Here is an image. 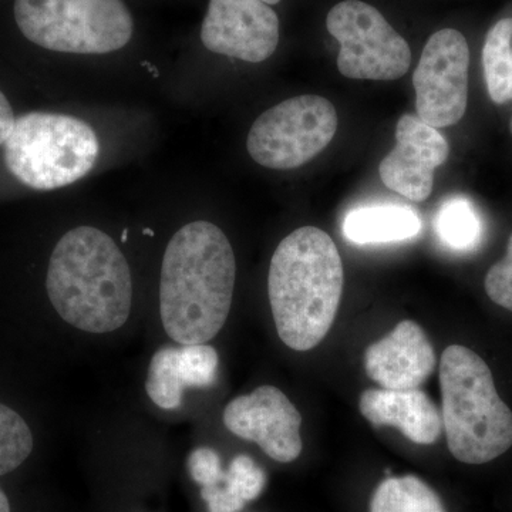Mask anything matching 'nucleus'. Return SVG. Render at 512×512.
<instances>
[{
	"instance_id": "obj_1",
	"label": "nucleus",
	"mask_w": 512,
	"mask_h": 512,
	"mask_svg": "<svg viewBox=\"0 0 512 512\" xmlns=\"http://www.w3.org/2000/svg\"><path fill=\"white\" fill-rule=\"evenodd\" d=\"M237 262L217 225L195 221L168 242L160 281L165 332L180 345H200L224 328L234 298Z\"/></svg>"
},
{
	"instance_id": "obj_2",
	"label": "nucleus",
	"mask_w": 512,
	"mask_h": 512,
	"mask_svg": "<svg viewBox=\"0 0 512 512\" xmlns=\"http://www.w3.org/2000/svg\"><path fill=\"white\" fill-rule=\"evenodd\" d=\"M343 281L342 258L325 231L302 227L282 239L272 256L268 293L276 330L288 348L308 352L326 338Z\"/></svg>"
},
{
	"instance_id": "obj_3",
	"label": "nucleus",
	"mask_w": 512,
	"mask_h": 512,
	"mask_svg": "<svg viewBox=\"0 0 512 512\" xmlns=\"http://www.w3.org/2000/svg\"><path fill=\"white\" fill-rule=\"evenodd\" d=\"M47 295L60 318L89 333H109L127 322L133 282L116 242L94 227H77L53 249Z\"/></svg>"
},
{
	"instance_id": "obj_4",
	"label": "nucleus",
	"mask_w": 512,
	"mask_h": 512,
	"mask_svg": "<svg viewBox=\"0 0 512 512\" xmlns=\"http://www.w3.org/2000/svg\"><path fill=\"white\" fill-rule=\"evenodd\" d=\"M444 433L461 463H490L512 447V412L487 363L466 346L451 345L440 362Z\"/></svg>"
},
{
	"instance_id": "obj_5",
	"label": "nucleus",
	"mask_w": 512,
	"mask_h": 512,
	"mask_svg": "<svg viewBox=\"0 0 512 512\" xmlns=\"http://www.w3.org/2000/svg\"><path fill=\"white\" fill-rule=\"evenodd\" d=\"M3 146L9 173L37 191L57 190L82 180L100 154L99 138L86 121L37 111L16 119Z\"/></svg>"
},
{
	"instance_id": "obj_6",
	"label": "nucleus",
	"mask_w": 512,
	"mask_h": 512,
	"mask_svg": "<svg viewBox=\"0 0 512 512\" xmlns=\"http://www.w3.org/2000/svg\"><path fill=\"white\" fill-rule=\"evenodd\" d=\"M16 25L33 45L72 55L123 49L134 19L123 0H15Z\"/></svg>"
},
{
	"instance_id": "obj_7",
	"label": "nucleus",
	"mask_w": 512,
	"mask_h": 512,
	"mask_svg": "<svg viewBox=\"0 0 512 512\" xmlns=\"http://www.w3.org/2000/svg\"><path fill=\"white\" fill-rule=\"evenodd\" d=\"M338 113L325 97H293L262 113L252 124L248 153L271 170H293L319 156L338 130Z\"/></svg>"
},
{
	"instance_id": "obj_8",
	"label": "nucleus",
	"mask_w": 512,
	"mask_h": 512,
	"mask_svg": "<svg viewBox=\"0 0 512 512\" xmlns=\"http://www.w3.org/2000/svg\"><path fill=\"white\" fill-rule=\"evenodd\" d=\"M326 28L339 42L338 69L348 79L396 80L409 72V43L375 6L343 0L329 10Z\"/></svg>"
},
{
	"instance_id": "obj_9",
	"label": "nucleus",
	"mask_w": 512,
	"mask_h": 512,
	"mask_svg": "<svg viewBox=\"0 0 512 512\" xmlns=\"http://www.w3.org/2000/svg\"><path fill=\"white\" fill-rule=\"evenodd\" d=\"M470 49L463 33L443 29L433 33L413 73L417 116L434 128L463 119L468 101Z\"/></svg>"
},
{
	"instance_id": "obj_10",
	"label": "nucleus",
	"mask_w": 512,
	"mask_h": 512,
	"mask_svg": "<svg viewBox=\"0 0 512 512\" xmlns=\"http://www.w3.org/2000/svg\"><path fill=\"white\" fill-rule=\"evenodd\" d=\"M201 42L217 55L262 63L279 45V18L262 0H210Z\"/></svg>"
},
{
	"instance_id": "obj_11",
	"label": "nucleus",
	"mask_w": 512,
	"mask_h": 512,
	"mask_svg": "<svg viewBox=\"0 0 512 512\" xmlns=\"http://www.w3.org/2000/svg\"><path fill=\"white\" fill-rule=\"evenodd\" d=\"M224 424L278 463H292L301 456L302 416L278 387L261 386L232 400L225 407Z\"/></svg>"
},
{
	"instance_id": "obj_12",
	"label": "nucleus",
	"mask_w": 512,
	"mask_h": 512,
	"mask_svg": "<svg viewBox=\"0 0 512 512\" xmlns=\"http://www.w3.org/2000/svg\"><path fill=\"white\" fill-rule=\"evenodd\" d=\"M396 141L379 165L383 184L407 200H427L434 187V171L450 154L446 138L419 116L403 114L397 123Z\"/></svg>"
},
{
	"instance_id": "obj_13",
	"label": "nucleus",
	"mask_w": 512,
	"mask_h": 512,
	"mask_svg": "<svg viewBox=\"0 0 512 512\" xmlns=\"http://www.w3.org/2000/svg\"><path fill=\"white\" fill-rule=\"evenodd\" d=\"M365 369L383 389H419L436 369V353L419 323L403 320L366 349Z\"/></svg>"
},
{
	"instance_id": "obj_14",
	"label": "nucleus",
	"mask_w": 512,
	"mask_h": 512,
	"mask_svg": "<svg viewBox=\"0 0 512 512\" xmlns=\"http://www.w3.org/2000/svg\"><path fill=\"white\" fill-rule=\"evenodd\" d=\"M360 413L375 427L392 426L416 444L436 443L443 419L423 390L367 389L360 396Z\"/></svg>"
},
{
	"instance_id": "obj_15",
	"label": "nucleus",
	"mask_w": 512,
	"mask_h": 512,
	"mask_svg": "<svg viewBox=\"0 0 512 512\" xmlns=\"http://www.w3.org/2000/svg\"><path fill=\"white\" fill-rule=\"evenodd\" d=\"M421 220L412 208L372 205L356 208L343 221V235L357 245L389 244L417 237Z\"/></svg>"
},
{
	"instance_id": "obj_16",
	"label": "nucleus",
	"mask_w": 512,
	"mask_h": 512,
	"mask_svg": "<svg viewBox=\"0 0 512 512\" xmlns=\"http://www.w3.org/2000/svg\"><path fill=\"white\" fill-rule=\"evenodd\" d=\"M483 67L488 94L495 104L512 101V18L501 19L485 37Z\"/></svg>"
},
{
	"instance_id": "obj_17",
	"label": "nucleus",
	"mask_w": 512,
	"mask_h": 512,
	"mask_svg": "<svg viewBox=\"0 0 512 512\" xmlns=\"http://www.w3.org/2000/svg\"><path fill=\"white\" fill-rule=\"evenodd\" d=\"M370 512H446L439 495L419 477H389L376 488Z\"/></svg>"
},
{
	"instance_id": "obj_18",
	"label": "nucleus",
	"mask_w": 512,
	"mask_h": 512,
	"mask_svg": "<svg viewBox=\"0 0 512 512\" xmlns=\"http://www.w3.org/2000/svg\"><path fill=\"white\" fill-rule=\"evenodd\" d=\"M437 235L454 251H470L480 244L483 225L476 208L464 198L444 202L434 221Z\"/></svg>"
},
{
	"instance_id": "obj_19",
	"label": "nucleus",
	"mask_w": 512,
	"mask_h": 512,
	"mask_svg": "<svg viewBox=\"0 0 512 512\" xmlns=\"http://www.w3.org/2000/svg\"><path fill=\"white\" fill-rule=\"evenodd\" d=\"M184 383L178 369V348L164 346L154 353L148 367L146 390L154 404L175 410L183 403Z\"/></svg>"
},
{
	"instance_id": "obj_20",
	"label": "nucleus",
	"mask_w": 512,
	"mask_h": 512,
	"mask_svg": "<svg viewBox=\"0 0 512 512\" xmlns=\"http://www.w3.org/2000/svg\"><path fill=\"white\" fill-rule=\"evenodd\" d=\"M33 450V436L15 410L0 403V476L22 466Z\"/></svg>"
},
{
	"instance_id": "obj_21",
	"label": "nucleus",
	"mask_w": 512,
	"mask_h": 512,
	"mask_svg": "<svg viewBox=\"0 0 512 512\" xmlns=\"http://www.w3.org/2000/svg\"><path fill=\"white\" fill-rule=\"evenodd\" d=\"M218 353L207 343L178 348V369L185 389H208L218 377Z\"/></svg>"
},
{
	"instance_id": "obj_22",
	"label": "nucleus",
	"mask_w": 512,
	"mask_h": 512,
	"mask_svg": "<svg viewBox=\"0 0 512 512\" xmlns=\"http://www.w3.org/2000/svg\"><path fill=\"white\" fill-rule=\"evenodd\" d=\"M224 487L239 500L254 501L264 491L266 474L251 457L237 456L225 473Z\"/></svg>"
},
{
	"instance_id": "obj_23",
	"label": "nucleus",
	"mask_w": 512,
	"mask_h": 512,
	"mask_svg": "<svg viewBox=\"0 0 512 512\" xmlns=\"http://www.w3.org/2000/svg\"><path fill=\"white\" fill-rule=\"evenodd\" d=\"M484 286L491 301L512 312V234L508 239L507 254L491 266L485 276Z\"/></svg>"
},
{
	"instance_id": "obj_24",
	"label": "nucleus",
	"mask_w": 512,
	"mask_h": 512,
	"mask_svg": "<svg viewBox=\"0 0 512 512\" xmlns=\"http://www.w3.org/2000/svg\"><path fill=\"white\" fill-rule=\"evenodd\" d=\"M188 470L192 480L202 488L220 485L225 480L220 454L210 447H200L192 451L188 457Z\"/></svg>"
},
{
	"instance_id": "obj_25",
	"label": "nucleus",
	"mask_w": 512,
	"mask_h": 512,
	"mask_svg": "<svg viewBox=\"0 0 512 512\" xmlns=\"http://www.w3.org/2000/svg\"><path fill=\"white\" fill-rule=\"evenodd\" d=\"M201 497L207 503L210 512H239L247 504L220 485L202 488Z\"/></svg>"
},
{
	"instance_id": "obj_26",
	"label": "nucleus",
	"mask_w": 512,
	"mask_h": 512,
	"mask_svg": "<svg viewBox=\"0 0 512 512\" xmlns=\"http://www.w3.org/2000/svg\"><path fill=\"white\" fill-rule=\"evenodd\" d=\"M15 121V114H13L9 100L6 99L5 94L0 92V146L8 140L13 126H15Z\"/></svg>"
},
{
	"instance_id": "obj_27",
	"label": "nucleus",
	"mask_w": 512,
	"mask_h": 512,
	"mask_svg": "<svg viewBox=\"0 0 512 512\" xmlns=\"http://www.w3.org/2000/svg\"><path fill=\"white\" fill-rule=\"evenodd\" d=\"M0 512H10L8 497L0 490Z\"/></svg>"
},
{
	"instance_id": "obj_28",
	"label": "nucleus",
	"mask_w": 512,
	"mask_h": 512,
	"mask_svg": "<svg viewBox=\"0 0 512 512\" xmlns=\"http://www.w3.org/2000/svg\"><path fill=\"white\" fill-rule=\"evenodd\" d=\"M262 2H265L266 5L274 6L278 5V3L281 2V0H262Z\"/></svg>"
},
{
	"instance_id": "obj_29",
	"label": "nucleus",
	"mask_w": 512,
	"mask_h": 512,
	"mask_svg": "<svg viewBox=\"0 0 512 512\" xmlns=\"http://www.w3.org/2000/svg\"><path fill=\"white\" fill-rule=\"evenodd\" d=\"M510 128H511V134H512V120H511V126H510Z\"/></svg>"
}]
</instances>
